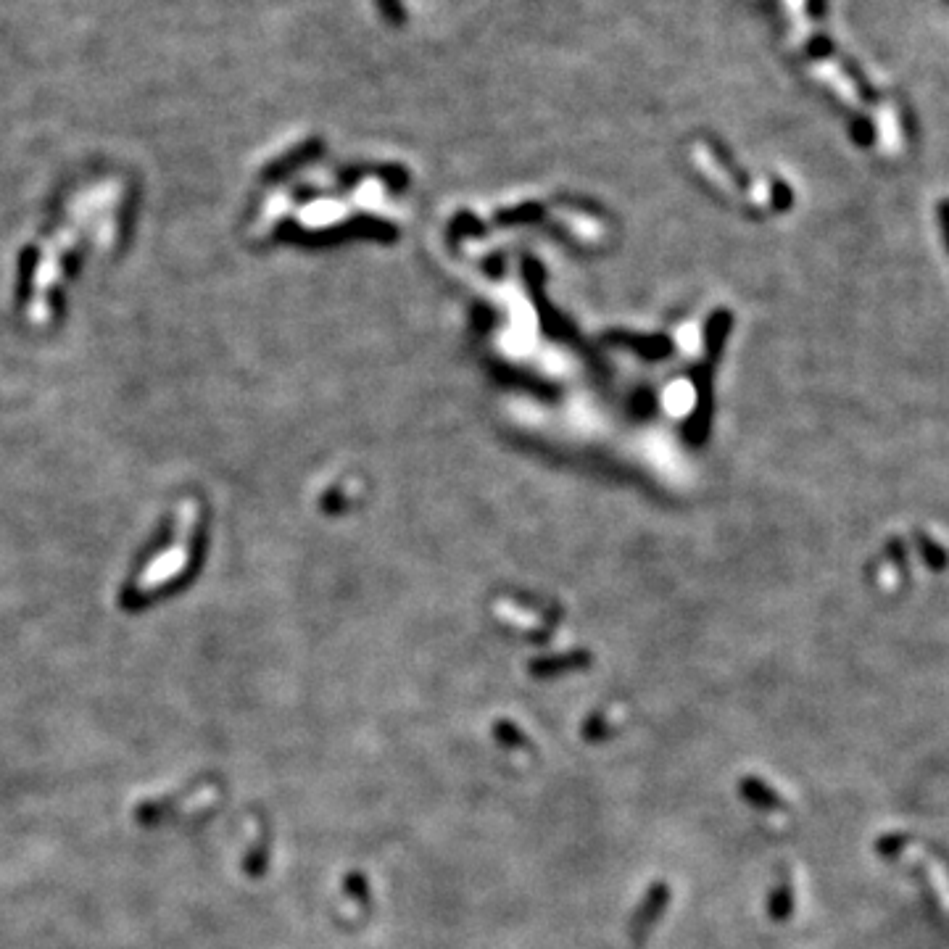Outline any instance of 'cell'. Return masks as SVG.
Returning <instances> with one entry per match:
<instances>
[{
	"label": "cell",
	"instance_id": "1",
	"mask_svg": "<svg viewBox=\"0 0 949 949\" xmlns=\"http://www.w3.org/2000/svg\"><path fill=\"white\" fill-rule=\"evenodd\" d=\"M673 902V889L667 881H652V884L646 886L644 897L633 910L631 921H628V939H631L633 947H641V944L652 936L654 926L662 921V915L667 913V907Z\"/></svg>",
	"mask_w": 949,
	"mask_h": 949
},
{
	"label": "cell",
	"instance_id": "3",
	"mask_svg": "<svg viewBox=\"0 0 949 949\" xmlns=\"http://www.w3.org/2000/svg\"><path fill=\"white\" fill-rule=\"evenodd\" d=\"M591 665V657L586 652H575V654H562V657H541V660L530 662V673L536 675V678H554V675H562L567 670H583V667Z\"/></svg>",
	"mask_w": 949,
	"mask_h": 949
},
{
	"label": "cell",
	"instance_id": "5",
	"mask_svg": "<svg viewBox=\"0 0 949 949\" xmlns=\"http://www.w3.org/2000/svg\"><path fill=\"white\" fill-rule=\"evenodd\" d=\"M491 733H493V739H496V744H499V747L512 749V752H530V754L536 752V744H533V739H530L528 733L522 731L515 720L499 718L496 723H493Z\"/></svg>",
	"mask_w": 949,
	"mask_h": 949
},
{
	"label": "cell",
	"instance_id": "4",
	"mask_svg": "<svg viewBox=\"0 0 949 949\" xmlns=\"http://www.w3.org/2000/svg\"><path fill=\"white\" fill-rule=\"evenodd\" d=\"M791 913H794V884H791L789 870L781 868V876H778L776 886H773V892L768 897V915L770 921L783 923L789 921Z\"/></svg>",
	"mask_w": 949,
	"mask_h": 949
},
{
	"label": "cell",
	"instance_id": "6",
	"mask_svg": "<svg viewBox=\"0 0 949 949\" xmlns=\"http://www.w3.org/2000/svg\"><path fill=\"white\" fill-rule=\"evenodd\" d=\"M617 733V723L604 712H591L583 725H580V736L588 741V744H604Z\"/></svg>",
	"mask_w": 949,
	"mask_h": 949
},
{
	"label": "cell",
	"instance_id": "9",
	"mask_svg": "<svg viewBox=\"0 0 949 949\" xmlns=\"http://www.w3.org/2000/svg\"><path fill=\"white\" fill-rule=\"evenodd\" d=\"M936 219H939V230H942V240L949 254V198L939 201V206H936Z\"/></svg>",
	"mask_w": 949,
	"mask_h": 949
},
{
	"label": "cell",
	"instance_id": "7",
	"mask_svg": "<svg viewBox=\"0 0 949 949\" xmlns=\"http://www.w3.org/2000/svg\"><path fill=\"white\" fill-rule=\"evenodd\" d=\"M913 538H915V544H918V551H921L923 562H926V565L931 567L934 573H942L944 567L949 565V554H947V551H944L942 546L936 544L934 538L926 536V533H921V530H915Z\"/></svg>",
	"mask_w": 949,
	"mask_h": 949
},
{
	"label": "cell",
	"instance_id": "8",
	"mask_svg": "<svg viewBox=\"0 0 949 949\" xmlns=\"http://www.w3.org/2000/svg\"><path fill=\"white\" fill-rule=\"evenodd\" d=\"M348 892L354 894V897L359 899V902H362L364 907H367V905H370V902H372L370 886H367V878H364V876H351V878H348Z\"/></svg>",
	"mask_w": 949,
	"mask_h": 949
},
{
	"label": "cell",
	"instance_id": "2",
	"mask_svg": "<svg viewBox=\"0 0 949 949\" xmlns=\"http://www.w3.org/2000/svg\"><path fill=\"white\" fill-rule=\"evenodd\" d=\"M736 789H739L741 799H744L747 805L757 807V810H765V812L789 810V802H786V797H783L781 791H776L768 781H762V778H757V776H744Z\"/></svg>",
	"mask_w": 949,
	"mask_h": 949
}]
</instances>
